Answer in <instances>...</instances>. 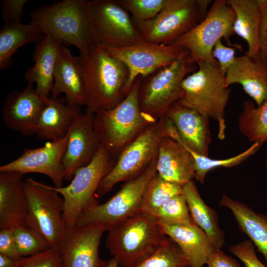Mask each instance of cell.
Instances as JSON below:
<instances>
[{"mask_svg":"<svg viewBox=\"0 0 267 267\" xmlns=\"http://www.w3.org/2000/svg\"><path fill=\"white\" fill-rule=\"evenodd\" d=\"M86 93V112L94 115L120 102L131 88L129 71L121 61L96 44L89 51L80 52Z\"/></svg>","mask_w":267,"mask_h":267,"instance_id":"6da1fadb","label":"cell"},{"mask_svg":"<svg viewBox=\"0 0 267 267\" xmlns=\"http://www.w3.org/2000/svg\"><path fill=\"white\" fill-rule=\"evenodd\" d=\"M30 22L44 36L87 52L96 44L87 0H63L31 12Z\"/></svg>","mask_w":267,"mask_h":267,"instance_id":"7a4b0ae2","label":"cell"},{"mask_svg":"<svg viewBox=\"0 0 267 267\" xmlns=\"http://www.w3.org/2000/svg\"><path fill=\"white\" fill-rule=\"evenodd\" d=\"M138 77L126 96L117 105L94 114L95 132L102 146L112 155L126 146L144 129L157 121L141 110Z\"/></svg>","mask_w":267,"mask_h":267,"instance_id":"3957f363","label":"cell"},{"mask_svg":"<svg viewBox=\"0 0 267 267\" xmlns=\"http://www.w3.org/2000/svg\"><path fill=\"white\" fill-rule=\"evenodd\" d=\"M107 231L106 246L121 267H136L168 237L155 219L141 213Z\"/></svg>","mask_w":267,"mask_h":267,"instance_id":"277c9868","label":"cell"},{"mask_svg":"<svg viewBox=\"0 0 267 267\" xmlns=\"http://www.w3.org/2000/svg\"><path fill=\"white\" fill-rule=\"evenodd\" d=\"M197 70L182 81L183 97L178 101L218 123V137L224 139V110L231 90L225 83V75L219 65L205 61L196 63Z\"/></svg>","mask_w":267,"mask_h":267,"instance_id":"5b68a950","label":"cell"},{"mask_svg":"<svg viewBox=\"0 0 267 267\" xmlns=\"http://www.w3.org/2000/svg\"><path fill=\"white\" fill-rule=\"evenodd\" d=\"M189 54L144 77H141L138 99L140 109L157 121L183 95V79L197 70Z\"/></svg>","mask_w":267,"mask_h":267,"instance_id":"8992f818","label":"cell"},{"mask_svg":"<svg viewBox=\"0 0 267 267\" xmlns=\"http://www.w3.org/2000/svg\"><path fill=\"white\" fill-rule=\"evenodd\" d=\"M111 156L101 145L91 161L75 172L69 185L58 188L53 186L64 200L62 218L67 229L74 228L84 212L99 204L97 190L114 166Z\"/></svg>","mask_w":267,"mask_h":267,"instance_id":"52a82bcc","label":"cell"},{"mask_svg":"<svg viewBox=\"0 0 267 267\" xmlns=\"http://www.w3.org/2000/svg\"><path fill=\"white\" fill-rule=\"evenodd\" d=\"M235 13L226 0H215L204 19L196 26L178 39L171 44L186 48L191 62L205 61L218 64L212 51L215 44L224 39L230 46L241 50V46L229 41L234 35ZM219 65V64H218Z\"/></svg>","mask_w":267,"mask_h":267,"instance_id":"ba28073f","label":"cell"},{"mask_svg":"<svg viewBox=\"0 0 267 267\" xmlns=\"http://www.w3.org/2000/svg\"><path fill=\"white\" fill-rule=\"evenodd\" d=\"M212 1L169 0L156 17L136 23L142 40L158 44H171L204 19Z\"/></svg>","mask_w":267,"mask_h":267,"instance_id":"9c48e42d","label":"cell"},{"mask_svg":"<svg viewBox=\"0 0 267 267\" xmlns=\"http://www.w3.org/2000/svg\"><path fill=\"white\" fill-rule=\"evenodd\" d=\"M166 136L164 116L124 147L117 163L101 180L96 197H101L117 183L127 181L141 174L157 157L160 144Z\"/></svg>","mask_w":267,"mask_h":267,"instance_id":"30bf717a","label":"cell"},{"mask_svg":"<svg viewBox=\"0 0 267 267\" xmlns=\"http://www.w3.org/2000/svg\"><path fill=\"white\" fill-rule=\"evenodd\" d=\"M156 161L157 157L141 174L126 181L107 202L99 203L84 212L78 218L75 227L98 223L108 230L139 214L143 194L150 181L157 173Z\"/></svg>","mask_w":267,"mask_h":267,"instance_id":"8fae6325","label":"cell"},{"mask_svg":"<svg viewBox=\"0 0 267 267\" xmlns=\"http://www.w3.org/2000/svg\"><path fill=\"white\" fill-rule=\"evenodd\" d=\"M24 185L28 202L25 223L37 230L57 250L67 230L62 218L63 198L53 186L31 178L25 180Z\"/></svg>","mask_w":267,"mask_h":267,"instance_id":"7c38bea8","label":"cell"},{"mask_svg":"<svg viewBox=\"0 0 267 267\" xmlns=\"http://www.w3.org/2000/svg\"><path fill=\"white\" fill-rule=\"evenodd\" d=\"M96 44L121 48L142 41L131 14L117 0H88Z\"/></svg>","mask_w":267,"mask_h":267,"instance_id":"4fadbf2b","label":"cell"},{"mask_svg":"<svg viewBox=\"0 0 267 267\" xmlns=\"http://www.w3.org/2000/svg\"><path fill=\"white\" fill-rule=\"evenodd\" d=\"M103 48L128 67L131 88L138 77H145L189 54L180 45L158 44L143 40L123 47Z\"/></svg>","mask_w":267,"mask_h":267,"instance_id":"5bb4252c","label":"cell"},{"mask_svg":"<svg viewBox=\"0 0 267 267\" xmlns=\"http://www.w3.org/2000/svg\"><path fill=\"white\" fill-rule=\"evenodd\" d=\"M165 116L167 136L189 150L209 156V118L178 102L168 109Z\"/></svg>","mask_w":267,"mask_h":267,"instance_id":"9a60e30c","label":"cell"},{"mask_svg":"<svg viewBox=\"0 0 267 267\" xmlns=\"http://www.w3.org/2000/svg\"><path fill=\"white\" fill-rule=\"evenodd\" d=\"M67 144L65 136L49 141L36 148H25L19 157L0 167V172H15L23 175L39 173L47 176L54 187L63 186L65 173L62 159Z\"/></svg>","mask_w":267,"mask_h":267,"instance_id":"2e32d148","label":"cell"},{"mask_svg":"<svg viewBox=\"0 0 267 267\" xmlns=\"http://www.w3.org/2000/svg\"><path fill=\"white\" fill-rule=\"evenodd\" d=\"M107 230L98 223L67 229L57 250L65 267H106L108 261L100 258L99 247Z\"/></svg>","mask_w":267,"mask_h":267,"instance_id":"e0dca14e","label":"cell"},{"mask_svg":"<svg viewBox=\"0 0 267 267\" xmlns=\"http://www.w3.org/2000/svg\"><path fill=\"white\" fill-rule=\"evenodd\" d=\"M94 115L81 113L66 136L67 144L62 159L64 179L70 180L75 172L88 164L101 146L93 124Z\"/></svg>","mask_w":267,"mask_h":267,"instance_id":"ac0fdd59","label":"cell"},{"mask_svg":"<svg viewBox=\"0 0 267 267\" xmlns=\"http://www.w3.org/2000/svg\"><path fill=\"white\" fill-rule=\"evenodd\" d=\"M33 85L28 83L23 90L9 93L2 108V118L6 126L27 135L35 134L38 117L47 98L39 94Z\"/></svg>","mask_w":267,"mask_h":267,"instance_id":"d6986e66","label":"cell"},{"mask_svg":"<svg viewBox=\"0 0 267 267\" xmlns=\"http://www.w3.org/2000/svg\"><path fill=\"white\" fill-rule=\"evenodd\" d=\"M51 97L64 93L66 102L79 106L86 105L84 80L80 59L73 55L61 44L56 61Z\"/></svg>","mask_w":267,"mask_h":267,"instance_id":"ffe728a7","label":"cell"},{"mask_svg":"<svg viewBox=\"0 0 267 267\" xmlns=\"http://www.w3.org/2000/svg\"><path fill=\"white\" fill-rule=\"evenodd\" d=\"M23 175L0 172V229L24 223L28 211Z\"/></svg>","mask_w":267,"mask_h":267,"instance_id":"44dd1931","label":"cell"},{"mask_svg":"<svg viewBox=\"0 0 267 267\" xmlns=\"http://www.w3.org/2000/svg\"><path fill=\"white\" fill-rule=\"evenodd\" d=\"M225 83L227 87L234 84L241 85L257 106L267 100V65L259 58L245 53L236 56L225 74Z\"/></svg>","mask_w":267,"mask_h":267,"instance_id":"7402d4cb","label":"cell"},{"mask_svg":"<svg viewBox=\"0 0 267 267\" xmlns=\"http://www.w3.org/2000/svg\"><path fill=\"white\" fill-rule=\"evenodd\" d=\"M156 169L160 177L182 186L195 178L192 155L179 142L168 136L160 144Z\"/></svg>","mask_w":267,"mask_h":267,"instance_id":"603a6c76","label":"cell"},{"mask_svg":"<svg viewBox=\"0 0 267 267\" xmlns=\"http://www.w3.org/2000/svg\"><path fill=\"white\" fill-rule=\"evenodd\" d=\"M81 113L80 106L68 104L65 98L47 97L38 117L35 134L50 141L62 138Z\"/></svg>","mask_w":267,"mask_h":267,"instance_id":"cb8c5ba5","label":"cell"},{"mask_svg":"<svg viewBox=\"0 0 267 267\" xmlns=\"http://www.w3.org/2000/svg\"><path fill=\"white\" fill-rule=\"evenodd\" d=\"M165 234L179 246L192 267H204L217 248L207 234L196 224H159Z\"/></svg>","mask_w":267,"mask_h":267,"instance_id":"d4e9b609","label":"cell"},{"mask_svg":"<svg viewBox=\"0 0 267 267\" xmlns=\"http://www.w3.org/2000/svg\"><path fill=\"white\" fill-rule=\"evenodd\" d=\"M33 53L34 66L26 72L24 79L36 85L41 95L48 97L54 82V73L61 43L43 35L36 43Z\"/></svg>","mask_w":267,"mask_h":267,"instance_id":"484cf974","label":"cell"},{"mask_svg":"<svg viewBox=\"0 0 267 267\" xmlns=\"http://www.w3.org/2000/svg\"><path fill=\"white\" fill-rule=\"evenodd\" d=\"M219 204L231 212L241 230L263 255L267 267V215L256 213L248 205L225 194Z\"/></svg>","mask_w":267,"mask_h":267,"instance_id":"4316f807","label":"cell"},{"mask_svg":"<svg viewBox=\"0 0 267 267\" xmlns=\"http://www.w3.org/2000/svg\"><path fill=\"white\" fill-rule=\"evenodd\" d=\"M235 13L233 31L248 45L245 54L259 58V41L262 12L258 0H226Z\"/></svg>","mask_w":267,"mask_h":267,"instance_id":"83f0119b","label":"cell"},{"mask_svg":"<svg viewBox=\"0 0 267 267\" xmlns=\"http://www.w3.org/2000/svg\"><path fill=\"white\" fill-rule=\"evenodd\" d=\"M191 216L195 223L209 236L217 249L224 243V232L220 228L216 211L208 206L201 197L193 180L182 186Z\"/></svg>","mask_w":267,"mask_h":267,"instance_id":"f1b7e54d","label":"cell"},{"mask_svg":"<svg viewBox=\"0 0 267 267\" xmlns=\"http://www.w3.org/2000/svg\"><path fill=\"white\" fill-rule=\"evenodd\" d=\"M43 35L31 23L4 22L0 31V69H8L20 46L39 41Z\"/></svg>","mask_w":267,"mask_h":267,"instance_id":"f546056e","label":"cell"},{"mask_svg":"<svg viewBox=\"0 0 267 267\" xmlns=\"http://www.w3.org/2000/svg\"><path fill=\"white\" fill-rule=\"evenodd\" d=\"M182 193V186L166 180L157 173L143 194L140 208L141 214L155 219L159 209L172 197Z\"/></svg>","mask_w":267,"mask_h":267,"instance_id":"4dcf8cb0","label":"cell"},{"mask_svg":"<svg viewBox=\"0 0 267 267\" xmlns=\"http://www.w3.org/2000/svg\"><path fill=\"white\" fill-rule=\"evenodd\" d=\"M238 118L241 133L251 141L267 143V100L257 107L247 100Z\"/></svg>","mask_w":267,"mask_h":267,"instance_id":"1f68e13d","label":"cell"},{"mask_svg":"<svg viewBox=\"0 0 267 267\" xmlns=\"http://www.w3.org/2000/svg\"><path fill=\"white\" fill-rule=\"evenodd\" d=\"M263 142H254L247 150L238 155L225 159H214L202 155L186 149L192 155L195 166V178L201 183L204 181L208 172L220 167H232L242 163L254 154L260 148Z\"/></svg>","mask_w":267,"mask_h":267,"instance_id":"d6a6232c","label":"cell"},{"mask_svg":"<svg viewBox=\"0 0 267 267\" xmlns=\"http://www.w3.org/2000/svg\"><path fill=\"white\" fill-rule=\"evenodd\" d=\"M12 229L19 257L31 256L52 248L41 233L25 223Z\"/></svg>","mask_w":267,"mask_h":267,"instance_id":"836d02e7","label":"cell"},{"mask_svg":"<svg viewBox=\"0 0 267 267\" xmlns=\"http://www.w3.org/2000/svg\"><path fill=\"white\" fill-rule=\"evenodd\" d=\"M136 267H192L177 243L169 237L152 255Z\"/></svg>","mask_w":267,"mask_h":267,"instance_id":"e575fe53","label":"cell"},{"mask_svg":"<svg viewBox=\"0 0 267 267\" xmlns=\"http://www.w3.org/2000/svg\"><path fill=\"white\" fill-rule=\"evenodd\" d=\"M155 219L159 224L170 225L195 224L183 193L174 196L165 202L157 212Z\"/></svg>","mask_w":267,"mask_h":267,"instance_id":"d590c367","label":"cell"},{"mask_svg":"<svg viewBox=\"0 0 267 267\" xmlns=\"http://www.w3.org/2000/svg\"><path fill=\"white\" fill-rule=\"evenodd\" d=\"M131 15L135 23L156 17L169 0H117Z\"/></svg>","mask_w":267,"mask_h":267,"instance_id":"8d00e7d4","label":"cell"},{"mask_svg":"<svg viewBox=\"0 0 267 267\" xmlns=\"http://www.w3.org/2000/svg\"><path fill=\"white\" fill-rule=\"evenodd\" d=\"M14 267H65L57 250L48 249L31 256L21 257L15 260Z\"/></svg>","mask_w":267,"mask_h":267,"instance_id":"74e56055","label":"cell"},{"mask_svg":"<svg viewBox=\"0 0 267 267\" xmlns=\"http://www.w3.org/2000/svg\"><path fill=\"white\" fill-rule=\"evenodd\" d=\"M255 249L249 239L230 246L228 251L238 258L245 267H267L258 258Z\"/></svg>","mask_w":267,"mask_h":267,"instance_id":"f35d334b","label":"cell"},{"mask_svg":"<svg viewBox=\"0 0 267 267\" xmlns=\"http://www.w3.org/2000/svg\"><path fill=\"white\" fill-rule=\"evenodd\" d=\"M28 0H3L1 18L4 22L19 23L24 17V7Z\"/></svg>","mask_w":267,"mask_h":267,"instance_id":"ab89813d","label":"cell"},{"mask_svg":"<svg viewBox=\"0 0 267 267\" xmlns=\"http://www.w3.org/2000/svg\"><path fill=\"white\" fill-rule=\"evenodd\" d=\"M212 54L218 62L220 70L225 75L236 58L235 48L225 46L221 40L215 44Z\"/></svg>","mask_w":267,"mask_h":267,"instance_id":"60d3db41","label":"cell"},{"mask_svg":"<svg viewBox=\"0 0 267 267\" xmlns=\"http://www.w3.org/2000/svg\"><path fill=\"white\" fill-rule=\"evenodd\" d=\"M262 12L259 41V58L267 65V0H258Z\"/></svg>","mask_w":267,"mask_h":267,"instance_id":"b9f144b4","label":"cell"},{"mask_svg":"<svg viewBox=\"0 0 267 267\" xmlns=\"http://www.w3.org/2000/svg\"><path fill=\"white\" fill-rule=\"evenodd\" d=\"M0 253L14 260L21 257L16 250L12 228L0 229Z\"/></svg>","mask_w":267,"mask_h":267,"instance_id":"7bdbcfd3","label":"cell"},{"mask_svg":"<svg viewBox=\"0 0 267 267\" xmlns=\"http://www.w3.org/2000/svg\"><path fill=\"white\" fill-rule=\"evenodd\" d=\"M206 265L207 267H241L236 260L221 249H217L210 255Z\"/></svg>","mask_w":267,"mask_h":267,"instance_id":"ee69618b","label":"cell"},{"mask_svg":"<svg viewBox=\"0 0 267 267\" xmlns=\"http://www.w3.org/2000/svg\"><path fill=\"white\" fill-rule=\"evenodd\" d=\"M15 260L0 253V267H14Z\"/></svg>","mask_w":267,"mask_h":267,"instance_id":"f6af8a7d","label":"cell"},{"mask_svg":"<svg viewBox=\"0 0 267 267\" xmlns=\"http://www.w3.org/2000/svg\"><path fill=\"white\" fill-rule=\"evenodd\" d=\"M119 264L115 258L112 257L108 261V263L106 267H118Z\"/></svg>","mask_w":267,"mask_h":267,"instance_id":"bcb514c9","label":"cell"},{"mask_svg":"<svg viewBox=\"0 0 267 267\" xmlns=\"http://www.w3.org/2000/svg\"><path fill=\"white\" fill-rule=\"evenodd\" d=\"M266 164L267 166V158L266 161Z\"/></svg>","mask_w":267,"mask_h":267,"instance_id":"7dc6e473","label":"cell"},{"mask_svg":"<svg viewBox=\"0 0 267 267\" xmlns=\"http://www.w3.org/2000/svg\"></svg>","mask_w":267,"mask_h":267,"instance_id":"c3c4849f","label":"cell"}]
</instances>
